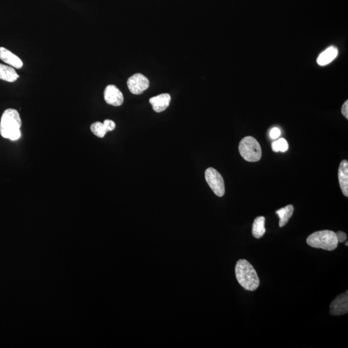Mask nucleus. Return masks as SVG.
Wrapping results in <instances>:
<instances>
[{"instance_id": "nucleus-19", "label": "nucleus", "mask_w": 348, "mask_h": 348, "mask_svg": "<svg viewBox=\"0 0 348 348\" xmlns=\"http://www.w3.org/2000/svg\"><path fill=\"white\" fill-rule=\"evenodd\" d=\"M336 234V236H337V239L338 242H340V243H342V242H344L347 240V235L345 234V233L341 232V231H339L337 232V233H335Z\"/></svg>"}, {"instance_id": "nucleus-1", "label": "nucleus", "mask_w": 348, "mask_h": 348, "mask_svg": "<svg viewBox=\"0 0 348 348\" xmlns=\"http://www.w3.org/2000/svg\"><path fill=\"white\" fill-rule=\"evenodd\" d=\"M21 119L16 110H5L0 121V134L6 139L16 141L21 137Z\"/></svg>"}, {"instance_id": "nucleus-18", "label": "nucleus", "mask_w": 348, "mask_h": 348, "mask_svg": "<svg viewBox=\"0 0 348 348\" xmlns=\"http://www.w3.org/2000/svg\"><path fill=\"white\" fill-rule=\"evenodd\" d=\"M104 124L108 132L114 131L115 128H116V123L113 121H112V120H105Z\"/></svg>"}, {"instance_id": "nucleus-5", "label": "nucleus", "mask_w": 348, "mask_h": 348, "mask_svg": "<svg viewBox=\"0 0 348 348\" xmlns=\"http://www.w3.org/2000/svg\"><path fill=\"white\" fill-rule=\"evenodd\" d=\"M205 179L211 189L218 197H222L225 193L224 180L215 169L208 168L205 171Z\"/></svg>"}, {"instance_id": "nucleus-10", "label": "nucleus", "mask_w": 348, "mask_h": 348, "mask_svg": "<svg viewBox=\"0 0 348 348\" xmlns=\"http://www.w3.org/2000/svg\"><path fill=\"white\" fill-rule=\"evenodd\" d=\"M338 177L340 187L341 188L343 194L348 197V161L343 160L340 163L338 171Z\"/></svg>"}, {"instance_id": "nucleus-3", "label": "nucleus", "mask_w": 348, "mask_h": 348, "mask_svg": "<svg viewBox=\"0 0 348 348\" xmlns=\"http://www.w3.org/2000/svg\"><path fill=\"white\" fill-rule=\"evenodd\" d=\"M306 242L309 246L328 251H333L338 246L336 234L331 230H321L309 235Z\"/></svg>"}, {"instance_id": "nucleus-13", "label": "nucleus", "mask_w": 348, "mask_h": 348, "mask_svg": "<svg viewBox=\"0 0 348 348\" xmlns=\"http://www.w3.org/2000/svg\"><path fill=\"white\" fill-rule=\"evenodd\" d=\"M18 78L19 75L13 67L0 63V80L14 82Z\"/></svg>"}, {"instance_id": "nucleus-23", "label": "nucleus", "mask_w": 348, "mask_h": 348, "mask_svg": "<svg viewBox=\"0 0 348 348\" xmlns=\"http://www.w3.org/2000/svg\"><path fill=\"white\" fill-rule=\"evenodd\" d=\"M347 242H348L346 241V242H345V246H348V243H347Z\"/></svg>"}, {"instance_id": "nucleus-6", "label": "nucleus", "mask_w": 348, "mask_h": 348, "mask_svg": "<svg viewBox=\"0 0 348 348\" xmlns=\"http://www.w3.org/2000/svg\"><path fill=\"white\" fill-rule=\"evenodd\" d=\"M129 89L132 94L135 95L141 94L150 86V82L148 78L141 73H135L127 81Z\"/></svg>"}, {"instance_id": "nucleus-15", "label": "nucleus", "mask_w": 348, "mask_h": 348, "mask_svg": "<svg viewBox=\"0 0 348 348\" xmlns=\"http://www.w3.org/2000/svg\"><path fill=\"white\" fill-rule=\"evenodd\" d=\"M294 212V207L292 205H288L286 207L282 208L276 211V214L278 215L280 221L279 227H283L287 224L289 219L292 217Z\"/></svg>"}, {"instance_id": "nucleus-12", "label": "nucleus", "mask_w": 348, "mask_h": 348, "mask_svg": "<svg viewBox=\"0 0 348 348\" xmlns=\"http://www.w3.org/2000/svg\"><path fill=\"white\" fill-rule=\"evenodd\" d=\"M338 55V50L334 46L326 49L324 52L320 54L317 58L318 64L320 66H325L329 64L334 60Z\"/></svg>"}, {"instance_id": "nucleus-16", "label": "nucleus", "mask_w": 348, "mask_h": 348, "mask_svg": "<svg viewBox=\"0 0 348 348\" xmlns=\"http://www.w3.org/2000/svg\"><path fill=\"white\" fill-rule=\"evenodd\" d=\"M90 130L93 134L98 137V138H104L108 131L104 126V122H95L90 126Z\"/></svg>"}, {"instance_id": "nucleus-20", "label": "nucleus", "mask_w": 348, "mask_h": 348, "mask_svg": "<svg viewBox=\"0 0 348 348\" xmlns=\"http://www.w3.org/2000/svg\"><path fill=\"white\" fill-rule=\"evenodd\" d=\"M280 135L281 131L279 129L277 128V127H274V128L271 130L270 132H269V136H270L271 139H274L278 138L280 136Z\"/></svg>"}, {"instance_id": "nucleus-8", "label": "nucleus", "mask_w": 348, "mask_h": 348, "mask_svg": "<svg viewBox=\"0 0 348 348\" xmlns=\"http://www.w3.org/2000/svg\"><path fill=\"white\" fill-rule=\"evenodd\" d=\"M104 99L107 104L114 107L121 106L124 101L122 92L114 85H108L105 88Z\"/></svg>"}, {"instance_id": "nucleus-11", "label": "nucleus", "mask_w": 348, "mask_h": 348, "mask_svg": "<svg viewBox=\"0 0 348 348\" xmlns=\"http://www.w3.org/2000/svg\"><path fill=\"white\" fill-rule=\"evenodd\" d=\"M0 60L16 68L23 67V62L18 56L4 47H0Z\"/></svg>"}, {"instance_id": "nucleus-14", "label": "nucleus", "mask_w": 348, "mask_h": 348, "mask_svg": "<svg viewBox=\"0 0 348 348\" xmlns=\"http://www.w3.org/2000/svg\"><path fill=\"white\" fill-rule=\"evenodd\" d=\"M265 218L263 216L257 217L255 219L252 225V235L256 239L261 238L266 232Z\"/></svg>"}, {"instance_id": "nucleus-22", "label": "nucleus", "mask_w": 348, "mask_h": 348, "mask_svg": "<svg viewBox=\"0 0 348 348\" xmlns=\"http://www.w3.org/2000/svg\"><path fill=\"white\" fill-rule=\"evenodd\" d=\"M272 150L275 152V153H279V146L278 144V141H274L271 144Z\"/></svg>"}, {"instance_id": "nucleus-4", "label": "nucleus", "mask_w": 348, "mask_h": 348, "mask_svg": "<svg viewBox=\"0 0 348 348\" xmlns=\"http://www.w3.org/2000/svg\"><path fill=\"white\" fill-rule=\"evenodd\" d=\"M239 151L242 158L248 162H257L261 159V145L253 137L242 138L239 144Z\"/></svg>"}, {"instance_id": "nucleus-7", "label": "nucleus", "mask_w": 348, "mask_h": 348, "mask_svg": "<svg viewBox=\"0 0 348 348\" xmlns=\"http://www.w3.org/2000/svg\"><path fill=\"white\" fill-rule=\"evenodd\" d=\"M348 312V291L337 296L330 306V314L340 316Z\"/></svg>"}, {"instance_id": "nucleus-2", "label": "nucleus", "mask_w": 348, "mask_h": 348, "mask_svg": "<svg viewBox=\"0 0 348 348\" xmlns=\"http://www.w3.org/2000/svg\"><path fill=\"white\" fill-rule=\"evenodd\" d=\"M235 276L240 285L245 290L255 291L258 288L260 281L256 269L246 259H240L235 266Z\"/></svg>"}, {"instance_id": "nucleus-17", "label": "nucleus", "mask_w": 348, "mask_h": 348, "mask_svg": "<svg viewBox=\"0 0 348 348\" xmlns=\"http://www.w3.org/2000/svg\"><path fill=\"white\" fill-rule=\"evenodd\" d=\"M278 141L279 151L281 153H286L288 150V143L285 139H279Z\"/></svg>"}, {"instance_id": "nucleus-21", "label": "nucleus", "mask_w": 348, "mask_h": 348, "mask_svg": "<svg viewBox=\"0 0 348 348\" xmlns=\"http://www.w3.org/2000/svg\"><path fill=\"white\" fill-rule=\"evenodd\" d=\"M342 114L345 118L348 119V101L344 103L342 107Z\"/></svg>"}, {"instance_id": "nucleus-9", "label": "nucleus", "mask_w": 348, "mask_h": 348, "mask_svg": "<svg viewBox=\"0 0 348 348\" xmlns=\"http://www.w3.org/2000/svg\"><path fill=\"white\" fill-rule=\"evenodd\" d=\"M171 97L168 94H161L151 97L149 102L156 112H161L165 110L170 105Z\"/></svg>"}]
</instances>
